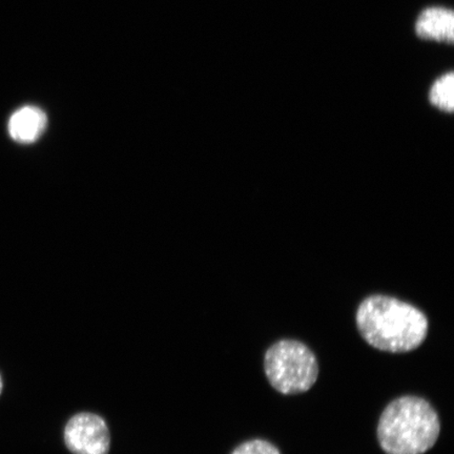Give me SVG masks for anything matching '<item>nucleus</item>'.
Wrapping results in <instances>:
<instances>
[{"mask_svg":"<svg viewBox=\"0 0 454 454\" xmlns=\"http://www.w3.org/2000/svg\"><path fill=\"white\" fill-rule=\"evenodd\" d=\"M356 322L362 338L386 353H410L422 345L428 333V319L423 311L384 294L362 301Z\"/></svg>","mask_w":454,"mask_h":454,"instance_id":"f257e3e1","label":"nucleus"},{"mask_svg":"<svg viewBox=\"0 0 454 454\" xmlns=\"http://www.w3.org/2000/svg\"><path fill=\"white\" fill-rule=\"evenodd\" d=\"M438 413L422 397L401 396L385 408L378 425V440L387 454H423L439 439Z\"/></svg>","mask_w":454,"mask_h":454,"instance_id":"f03ea898","label":"nucleus"},{"mask_svg":"<svg viewBox=\"0 0 454 454\" xmlns=\"http://www.w3.org/2000/svg\"><path fill=\"white\" fill-rule=\"evenodd\" d=\"M264 371L282 395L306 393L317 382L319 365L314 353L296 340H281L266 351Z\"/></svg>","mask_w":454,"mask_h":454,"instance_id":"7ed1b4c3","label":"nucleus"},{"mask_svg":"<svg viewBox=\"0 0 454 454\" xmlns=\"http://www.w3.org/2000/svg\"><path fill=\"white\" fill-rule=\"evenodd\" d=\"M65 442L73 454H107L110 431L98 414L78 413L66 426Z\"/></svg>","mask_w":454,"mask_h":454,"instance_id":"20e7f679","label":"nucleus"},{"mask_svg":"<svg viewBox=\"0 0 454 454\" xmlns=\"http://www.w3.org/2000/svg\"><path fill=\"white\" fill-rule=\"evenodd\" d=\"M414 31L422 39L452 43L454 41V14L451 10L446 8L425 9L418 17Z\"/></svg>","mask_w":454,"mask_h":454,"instance_id":"39448f33","label":"nucleus"},{"mask_svg":"<svg viewBox=\"0 0 454 454\" xmlns=\"http://www.w3.org/2000/svg\"><path fill=\"white\" fill-rule=\"evenodd\" d=\"M48 117L39 107L27 106L11 116L8 129L11 138L20 144H33L47 129Z\"/></svg>","mask_w":454,"mask_h":454,"instance_id":"423d86ee","label":"nucleus"},{"mask_svg":"<svg viewBox=\"0 0 454 454\" xmlns=\"http://www.w3.org/2000/svg\"><path fill=\"white\" fill-rule=\"evenodd\" d=\"M453 89V72L442 74V76L431 84L429 89L428 101L430 106L440 112L452 114L454 109Z\"/></svg>","mask_w":454,"mask_h":454,"instance_id":"0eeeda50","label":"nucleus"},{"mask_svg":"<svg viewBox=\"0 0 454 454\" xmlns=\"http://www.w3.org/2000/svg\"><path fill=\"white\" fill-rule=\"evenodd\" d=\"M231 454H281L278 448L268 441L253 440L243 442Z\"/></svg>","mask_w":454,"mask_h":454,"instance_id":"6e6552de","label":"nucleus"},{"mask_svg":"<svg viewBox=\"0 0 454 454\" xmlns=\"http://www.w3.org/2000/svg\"><path fill=\"white\" fill-rule=\"evenodd\" d=\"M2 390H3V381H2V378H0V394H2Z\"/></svg>","mask_w":454,"mask_h":454,"instance_id":"1a4fd4ad","label":"nucleus"}]
</instances>
